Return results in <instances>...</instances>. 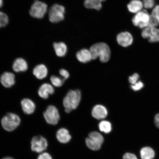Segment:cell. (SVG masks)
<instances>
[{
  "instance_id": "6da1fadb",
  "label": "cell",
  "mask_w": 159,
  "mask_h": 159,
  "mask_svg": "<svg viewBox=\"0 0 159 159\" xmlns=\"http://www.w3.org/2000/svg\"><path fill=\"white\" fill-rule=\"evenodd\" d=\"M89 50L93 60L99 57L101 62L106 63L110 59L111 50L106 43H95L90 47Z\"/></svg>"
},
{
  "instance_id": "7a4b0ae2",
  "label": "cell",
  "mask_w": 159,
  "mask_h": 159,
  "mask_svg": "<svg viewBox=\"0 0 159 159\" xmlns=\"http://www.w3.org/2000/svg\"><path fill=\"white\" fill-rule=\"evenodd\" d=\"M81 99V93L78 89L70 90L65 97L63 105L65 112L69 113L78 107Z\"/></svg>"
},
{
  "instance_id": "3957f363",
  "label": "cell",
  "mask_w": 159,
  "mask_h": 159,
  "mask_svg": "<svg viewBox=\"0 0 159 159\" xmlns=\"http://www.w3.org/2000/svg\"><path fill=\"white\" fill-rule=\"evenodd\" d=\"M1 125L5 130L12 132L17 128L21 123V119L18 115L14 113H7L3 117L1 121Z\"/></svg>"
},
{
  "instance_id": "277c9868",
  "label": "cell",
  "mask_w": 159,
  "mask_h": 159,
  "mask_svg": "<svg viewBox=\"0 0 159 159\" xmlns=\"http://www.w3.org/2000/svg\"><path fill=\"white\" fill-rule=\"evenodd\" d=\"M65 8L63 6L56 4L53 5L49 11V21L57 23L62 21L65 18Z\"/></svg>"
},
{
  "instance_id": "5b68a950",
  "label": "cell",
  "mask_w": 159,
  "mask_h": 159,
  "mask_svg": "<svg viewBox=\"0 0 159 159\" xmlns=\"http://www.w3.org/2000/svg\"><path fill=\"white\" fill-rule=\"evenodd\" d=\"M43 115L46 122L50 125H56L60 118L58 109L52 105H49L47 107Z\"/></svg>"
},
{
  "instance_id": "8992f818",
  "label": "cell",
  "mask_w": 159,
  "mask_h": 159,
  "mask_svg": "<svg viewBox=\"0 0 159 159\" xmlns=\"http://www.w3.org/2000/svg\"><path fill=\"white\" fill-rule=\"evenodd\" d=\"M150 19V15L145 10L136 14L133 18L132 21L135 26L144 29L148 26Z\"/></svg>"
},
{
  "instance_id": "52a82bcc",
  "label": "cell",
  "mask_w": 159,
  "mask_h": 159,
  "mask_svg": "<svg viewBox=\"0 0 159 159\" xmlns=\"http://www.w3.org/2000/svg\"><path fill=\"white\" fill-rule=\"evenodd\" d=\"M47 5L45 3L35 1L30 10V15L35 18L42 19L47 13Z\"/></svg>"
},
{
  "instance_id": "ba28073f",
  "label": "cell",
  "mask_w": 159,
  "mask_h": 159,
  "mask_svg": "<svg viewBox=\"0 0 159 159\" xmlns=\"http://www.w3.org/2000/svg\"><path fill=\"white\" fill-rule=\"evenodd\" d=\"M48 143L47 139L41 136L34 137L31 141L32 151L38 153H41L47 150Z\"/></svg>"
},
{
  "instance_id": "9c48e42d",
  "label": "cell",
  "mask_w": 159,
  "mask_h": 159,
  "mask_svg": "<svg viewBox=\"0 0 159 159\" xmlns=\"http://www.w3.org/2000/svg\"><path fill=\"white\" fill-rule=\"evenodd\" d=\"M142 36L148 39L150 43L159 42V29L156 27L148 26L143 30Z\"/></svg>"
},
{
  "instance_id": "30bf717a",
  "label": "cell",
  "mask_w": 159,
  "mask_h": 159,
  "mask_svg": "<svg viewBox=\"0 0 159 159\" xmlns=\"http://www.w3.org/2000/svg\"><path fill=\"white\" fill-rule=\"evenodd\" d=\"M117 42L123 47H127L132 44L134 39L132 34L128 32L120 33L117 35Z\"/></svg>"
},
{
  "instance_id": "8fae6325",
  "label": "cell",
  "mask_w": 159,
  "mask_h": 159,
  "mask_svg": "<svg viewBox=\"0 0 159 159\" xmlns=\"http://www.w3.org/2000/svg\"><path fill=\"white\" fill-rule=\"evenodd\" d=\"M15 76L13 73L5 72L1 75L0 81L2 85L6 88H10L15 83Z\"/></svg>"
},
{
  "instance_id": "7c38bea8",
  "label": "cell",
  "mask_w": 159,
  "mask_h": 159,
  "mask_svg": "<svg viewBox=\"0 0 159 159\" xmlns=\"http://www.w3.org/2000/svg\"><path fill=\"white\" fill-rule=\"evenodd\" d=\"M54 92V89L52 85L49 83H45L39 87L38 94L41 98L47 99L50 95L53 94Z\"/></svg>"
},
{
  "instance_id": "4fadbf2b",
  "label": "cell",
  "mask_w": 159,
  "mask_h": 159,
  "mask_svg": "<svg viewBox=\"0 0 159 159\" xmlns=\"http://www.w3.org/2000/svg\"><path fill=\"white\" fill-rule=\"evenodd\" d=\"M92 116L94 118L98 120L105 118L108 115V111L106 108L103 105H95L92 111Z\"/></svg>"
},
{
  "instance_id": "5bb4252c",
  "label": "cell",
  "mask_w": 159,
  "mask_h": 159,
  "mask_svg": "<svg viewBox=\"0 0 159 159\" xmlns=\"http://www.w3.org/2000/svg\"><path fill=\"white\" fill-rule=\"evenodd\" d=\"M22 109L25 114L27 115L32 114L34 112L36 106L34 102L29 98H25L21 102Z\"/></svg>"
},
{
  "instance_id": "9a60e30c",
  "label": "cell",
  "mask_w": 159,
  "mask_h": 159,
  "mask_svg": "<svg viewBox=\"0 0 159 159\" xmlns=\"http://www.w3.org/2000/svg\"><path fill=\"white\" fill-rule=\"evenodd\" d=\"M12 68L16 72H24L28 68L27 61L22 58H18L14 61Z\"/></svg>"
},
{
  "instance_id": "2e32d148",
  "label": "cell",
  "mask_w": 159,
  "mask_h": 159,
  "mask_svg": "<svg viewBox=\"0 0 159 159\" xmlns=\"http://www.w3.org/2000/svg\"><path fill=\"white\" fill-rule=\"evenodd\" d=\"M76 57L82 63L89 62L93 59L90 50L87 49H83L78 51L76 53Z\"/></svg>"
},
{
  "instance_id": "e0dca14e",
  "label": "cell",
  "mask_w": 159,
  "mask_h": 159,
  "mask_svg": "<svg viewBox=\"0 0 159 159\" xmlns=\"http://www.w3.org/2000/svg\"><path fill=\"white\" fill-rule=\"evenodd\" d=\"M48 70L44 65L40 64L36 66L34 69L33 74L39 80L44 79L47 76Z\"/></svg>"
},
{
  "instance_id": "ac0fdd59",
  "label": "cell",
  "mask_w": 159,
  "mask_h": 159,
  "mask_svg": "<svg viewBox=\"0 0 159 159\" xmlns=\"http://www.w3.org/2000/svg\"><path fill=\"white\" fill-rule=\"evenodd\" d=\"M56 136L57 140L61 143H67L71 139V136L68 130L65 128L59 129L57 131Z\"/></svg>"
},
{
  "instance_id": "d6986e66",
  "label": "cell",
  "mask_w": 159,
  "mask_h": 159,
  "mask_svg": "<svg viewBox=\"0 0 159 159\" xmlns=\"http://www.w3.org/2000/svg\"><path fill=\"white\" fill-rule=\"evenodd\" d=\"M143 7V3L140 0H132L127 6L130 12L136 14L142 11Z\"/></svg>"
},
{
  "instance_id": "ffe728a7",
  "label": "cell",
  "mask_w": 159,
  "mask_h": 159,
  "mask_svg": "<svg viewBox=\"0 0 159 159\" xmlns=\"http://www.w3.org/2000/svg\"><path fill=\"white\" fill-rule=\"evenodd\" d=\"M56 54L57 57H64L67 52V47L64 43H55L53 44Z\"/></svg>"
},
{
  "instance_id": "44dd1931",
  "label": "cell",
  "mask_w": 159,
  "mask_h": 159,
  "mask_svg": "<svg viewBox=\"0 0 159 159\" xmlns=\"http://www.w3.org/2000/svg\"><path fill=\"white\" fill-rule=\"evenodd\" d=\"M140 155L142 159H153L154 158L155 153L152 148L146 147L141 149Z\"/></svg>"
},
{
  "instance_id": "7402d4cb",
  "label": "cell",
  "mask_w": 159,
  "mask_h": 159,
  "mask_svg": "<svg viewBox=\"0 0 159 159\" xmlns=\"http://www.w3.org/2000/svg\"><path fill=\"white\" fill-rule=\"evenodd\" d=\"M84 5L87 8L95 9L97 11L100 10L102 7V2L92 0H85Z\"/></svg>"
},
{
  "instance_id": "603a6c76",
  "label": "cell",
  "mask_w": 159,
  "mask_h": 159,
  "mask_svg": "<svg viewBox=\"0 0 159 159\" xmlns=\"http://www.w3.org/2000/svg\"><path fill=\"white\" fill-rule=\"evenodd\" d=\"M99 128L101 132L109 134L112 130V125L108 121L102 120L99 123Z\"/></svg>"
},
{
  "instance_id": "cb8c5ba5",
  "label": "cell",
  "mask_w": 159,
  "mask_h": 159,
  "mask_svg": "<svg viewBox=\"0 0 159 159\" xmlns=\"http://www.w3.org/2000/svg\"><path fill=\"white\" fill-rule=\"evenodd\" d=\"M89 138L95 142L102 145L104 142V138L100 133L97 132H91L89 134Z\"/></svg>"
},
{
  "instance_id": "d4e9b609",
  "label": "cell",
  "mask_w": 159,
  "mask_h": 159,
  "mask_svg": "<svg viewBox=\"0 0 159 159\" xmlns=\"http://www.w3.org/2000/svg\"><path fill=\"white\" fill-rule=\"evenodd\" d=\"M85 143H86L87 146L89 148L94 151L99 150L101 148V145H102L91 140L89 138L86 139Z\"/></svg>"
},
{
  "instance_id": "484cf974",
  "label": "cell",
  "mask_w": 159,
  "mask_h": 159,
  "mask_svg": "<svg viewBox=\"0 0 159 159\" xmlns=\"http://www.w3.org/2000/svg\"><path fill=\"white\" fill-rule=\"evenodd\" d=\"M50 80L52 84L56 87L62 86L64 83L65 80L61 79L58 76L52 75L51 77Z\"/></svg>"
},
{
  "instance_id": "4316f807",
  "label": "cell",
  "mask_w": 159,
  "mask_h": 159,
  "mask_svg": "<svg viewBox=\"0 0 159 159\" xmlns=\"http://www.w3.org/2000/svg\"><path fill=\"white\" fill-rule=\"evenodd\" d=\"M8 22V17L7 15L2 12L0 11V28L6 26Z\"/></svg>"
},
{
  "instance_id": "83f0119b",
  "label": "cell",
  "mask_w": 159,
  "mask_h": 159,
  "mask_svg": "<svg viewBox=\"0 0 159 159\" xmlns=\"http://www.w3.org/2000/svg\"><path fill=\"white\" fill-rule=\"evenodd\" d=\"M144 87V83L142 81H139L134 84L131 85V88L134 91H138L141 90Z\"/></svg>"
},
{
  "instance_id": "f1b7e54d",
  "label": "cell",
  "mask_w": 159,
  "mask_h": 159,
  "mask_svg": "<svg viewBox=\"0 0 159 159\" xmlns=\"http://www.w3.org/2000/svg\"><path fill=\"white\" fill-rule=\"evenodd\" d=\"M143 7L147 9H152L155 4L154 0H143Z\"/></svg>"
},
{
  "instance_id": "f546056e",
  "label": "cell",
  "mask_w": 159,
  "mask_h": 159,
  "mask_svg": "<svg viewBox=\"0 0 159 159\" xmlns=\"http://www.w3.org/2000/svg\"><path fill=\"white\" fill-rule=\"evenodd\" d=\"M151 15L156 19L159 24V5L154 7Z\"/></svg>"
},
{
  "instance_id": "4dcf8cb0",
  "label": "cell",
  "mask_w": 159,
  "mask_h": 159,
  "mask_svg": "<svg viewBox=\"0 0 159 159\" xmlns=\"http://www.w3.org/2000/svg\"><path fill=\"white\" fill-rule=\"evenodd\" d=\"M139 79V75L138 73H135L129 77V80L132 85L138 82Z\"/></svg>"
},
{
  "instance_id": "1f68e13d",
  "label": "cell",
  "mask_w": 159,
  "mask_h": 159,
  "mask_svg": "<svg viewBox=\"0 0 159 159\" xmlns=\"http://www.w3.org/2000/svg\"><path fill=\"white\" fill-rule=\"evenodd\" d=\"M59 74L61 76L63 77V79L66 80L69 78V73L66 70L64 69H61L60 70Z\"/></svg>"
},
{
  "instance_id": "d6a6232c",
  "label": "cell",
  "mask_w": 159,
  "mask_h": 159,
  "mask_svg": "<svg viewBox=\"0 0 159 159\" xmlns=\"http://www.w3.org/2000/svg\"><path fill=\"white\" fill-rule=\"evenodd\" d=\"M37 159H52L51 155L47 152H42L38 157Z\"/></svg>"
},
{
  "instance_id": "836d02e7",
  "label": "cell",
  "mask_w": 159,
  "mask_h": 159,
  "mask_svg": "<svg viewBox=\"0 0 159 159\" xmlns=\"http://www.w3.org/2000/svg\"><path fill=\"white\" fill-rule=\"evenodd\" d=\"M123 159H138V158L134 154L130 153H126L123 156Z\"/></svg>"
},
{
  "instance_id": "e575fe53",
  "label": "cell",
  "mask_w": 159,
  "mask_h": 159,
  "mask_svg": "<svg viewBox=\"0 0 159 159\" xmlns=\"http://www.w3.org/2000/svg\"><path fill=\"white\" fill-rule=\"evenodd\" d=\"M154 122L156 126L159 128V113L156 114L155 116Z\"/></svg>"
},
{
  "instance_id": "d590c367",
  "label": "cell",
  "mask_w": 159,
  "mask_h": 159,
  "mask_svg": "<svg viewBox=\"0 0 159 159\" xmlns=\"http://www.w3.org/2000/svg\"><path fill=\"white\" fill-rule=\"evenodd\" d=\"M3 4V0H0V8L2 7Z\"/></svg>"
},
{
  "instance_id": "8d00e7d4",
  "label": "cell",
  "mask_w": 159,
  "mask_h": 159,
  "mask_svg": "<svg viewBox=\"0 0 159 159\" xmlns=\"http://www.w3.org/2000/svg\"><path fill=\"white\" fill-rule=\"evenodd\" d=\"M2 159H14L13 158L11 157H5L3 158Z\"/></svg>"
},
{
  "instance_id": "74e56055",
  "label": "cell",
  "mask_w": 159,
  "mask_h": 159,
  "mask_svg": "<svg viewBox=\"0 0 159 159\" xmlns=\"http://www.w3.org/2000/svg\"><path fill=\"white\" fill-rule=\"evenodd\" d=\"M92 1H99L101 2H104L106 1V0H92Z\"/></svg>"
}]
</instances>
